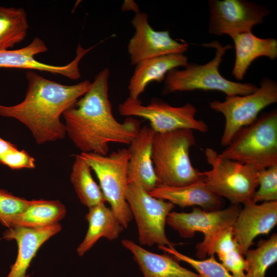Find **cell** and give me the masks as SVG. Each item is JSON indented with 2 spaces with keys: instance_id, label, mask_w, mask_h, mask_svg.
<instances>
[{
  "instance_id": "cell-1",
  "label": "cell",
  "mask_w": 277,
  "mask_h": 277,
  "mask_svg": "<svg viewBox=\"0 0 277 277\" xmlns=\"http://www.w3.org/2000/svg\"><path fill=\"white\" fill-rule=\"evenodd\" d=\"M109 75L108 68L100 71L85 94L63 114L66 134L81 152L107 155L110 143L129 145L140 130L138 120L127 117L120 123L113 116Z\"/></svg>"
},
{
  "instance_id": "cell-2",
  "label": "cell",
  "mask_w": 277,
  "mask_h": 277,
  "mask_svg": "<svg viewBox=\"0 0 277 277\" xmlns=\"http://www.w3.org/2000/svg\"><path fill=\"white\" fill-rule=\"evenodd\" d=\"M28 85L24 100L13 106L0 104V115L14 118L25 125L38 144L65 138L63 113L83 96L91 83L85 80L72 85L47 79L33 71H28Z\"/></svg>"
},
{
  "instance_id": "cell-3",
  "label": "cell",
  "mask_w": 277,
  "mask_h": 277,
  "mask_svg": "<svg viewBox=\"0 0 277 277\" xmlns=\"http://www.w3.org/2000/svg\"><path fill=\"white\" fill-rule=\"evenodd\" d=\"M195 143L191 129L155 132L152 160L159 184L181 187L202 179V172L194 167L190 158V149Z\"/></svg>"
},
{
  "instance_id": "cell-4",
  "label": "cell",
  "mask_w": 277,
  "mask_h": 277,
  "mask_svg": "<svg viewBox=\"0 0 277 277\" xmlns=\"http://www.w3.org/2000/svg\"><path fill=\"white\" fill-rule=\"evenodd\" d=\"M215 49L214 58L203 65L188 63L184 69L175 68L167 74L163 94L196 90H216L226 96L244 95L255 92L258 87L252 83H241L223 77L219 68L226 51L232 48L230 45H222L217 41L202 45Z\"/></svg>"
},
{
  "instance_id": "cell-5",
  "label": "cell",
  "mask_w": 277,
  "mask_h": 277,
  "mask_svg": "<svg viewBox=\"0 0 277 277\" xmlns=\"http://www.w3.org/2000/svg\"><path fill=\"white\" fill-rule=\"evenodd\" d=\"M218 154L221 157L251 166L257 171L276 165V110L264 113L240 129Z\"/></svg>"
},
{
  "instance_id": "cell-6",
  "label": "cell",
  "mask_w": 277,
  "mask_h": 277,
  "mask_svg": "<svg viewBox=\"0 0 277 277\" xmlns=\"http://www.w3.org/2000/svg\"><path fill=\"white\" fill-rule=\"evenodd\" d=\"M210 170L202 172L207 188L232 204H244L252 200L259 186L258 171L248 165L220 157L213 149L205 151Z\"/></svg>"
},
{
  "instance_id": "cell-7",
  "label": "cell",
  "mask_w": 277,
  "mask_h": 277,
  "mask_svg": "<svg viewBox=\"0 0 277 277\" xmlns=\"http://www.w3.org/2000/svg\"><path fill=\"white\" fill-rule=\"evenodd\" d=\"M80 155L95 172L105 201L110 205L122 225L127 228L133 218L126 200L128 149H118L106 155L92 152H81Z\"/></svg>"
},
{
  "instance_id": "cell-8",
  "label": "cell",
  "mask_w": 277,
  "mask_h": 277,
  "mask_svg": "<svg viewBox=\"0 0 277 277\" xmlns=\"http://www.w3.org/2000/svg\"><path fill=\"white\" fill-rule=\"evenodd\" d=\"M241 209L240 205L231 204L225 209L213 211L194 208L190 212L171 211L166 224L183 238H192L196 232L203 233L204 240L196 245V255L204 259L214 255L216 241L226 229L233 226Z\"/></svg>"
},
{
  "instance_id": "cell-9",
  "label": "cell",
  "mask_w": 277,
  "mask_h": 277,
  "mask_svg": "<svg viewBox=\"0 0 277 277\" xmlns=\"http://www.w3.org/2000/svg\"><path fill=\"white\" fill-rule=\"evenodd\" d=\"M276 102V82L268 77L264 78L260 87L252 93L226 96L223 101L210 102V108L222 113L225 119L221 145L226 147L240 129L252 123L263 109Z\"/></svg>"
},
{
  "instance_id": "cell-10",
  "label": "cell",
  "mask_w": 277,
  "mask_h": 277,
  "mask_svg": "<svg viewBox=\"0 0 277 277\" xmlns=\"http://www.w3.org/2000/svg\"><path fill=\"white\" fill-rule=\"evenodd\" d=\"M126 200L135 220L141 245L174 246L165 233L167 216L174 208L173 204L152 196L135 183L128 184Z\"/></svg>"
},
{
  "instance_id": "cell-11",
  "label": "cell",
  "mask_w": 277,
  "mask_h": 277,
  "mask_svg": "<svg viewBox=\"0 0 277 277\" xmlns=\"http://www.w3.org/2000/svg\"><path fill=\"white\" fill-rule=\"evenodd\" d=\"M119 113L124 116H137L148 120L155 133H165L179 129H189L201 132L208 130V125L197 120L196 108L187 103L180 107L172 106L165 102L154 98L147 105L139 98L128 97L118 106Z\"/></svg>"
},
{
  "instance_id": "cell-12",
  "label": "cell",
  "mask_w": 277,
  "mask_h": 277,
  "mask_svg": "<svg viewBox=\"0 0 277 277\" xmlns=\"http://www.w3.org/2000/svg\"><path fill=\"white\" fill-rule=\"evenodd\" d=\"M208 32L214 35L227 34L231 38L251 32L263 23L270 12L266 7L245 0H210Z\"/></svg>"
},
{
  "instance_id": "cell-13",
  "label": "cell",
  "mask_w": 277,
  "mask_h": 277,
  "mask_svg": "<svg viewBox=\"0 0 277 277\" xmlns=\"http://www.w3.org/2000/svg\"><path fill=\"white\" fill-rule=\"evenodd\" d=\"M131 24L135 32L127 49L132 65L162 55L184 53L188 49V43L173 39L168 30H154L149 23L148 14L145 12L135 13Z\"/></svg>"
},
{
  "instance_id": "cell-14",
  "label": "cell",
  "mask_w": 277,
  "mask_h": 277,
  "mask_svg": "<svg viewBox=\"0 0 277 277\" xmlns=\"http://www.w3.org/2000/svg\"><path fill=\"white\" fill-rule=\"evenodd\" d=\"M93 47L84 49L78 44L75 58L65 65H50L37 61L34 56L47 51L45 42L36 37L27 46L16 50H0V68H20L48 72L75 80L81 77L78 64Z\"/></svg>"
},
{
  "instance_id": "cell-15",
  "label": "cell",
  "mask_w": 277,
  "mask_h": 277,
  "mask_svg": "<svg viewBox=\"0 0 277 277\" xmlns=\"http://www.w3.org/2000/svg\"><path fill=\"white\" fill-rule=\"evenodd\" d=\"M232 226L233 236L244 255L256 236L268 234L277 223V201L243 204Z\"/></svg>"
},
{
  "instance_id": "cell-16",
  "label": "cell",
  "mask_w": 277,
  "mask_h": 277,
  "mask_svg": "<svg viewBox=\"0 0 277 277\" xmlns=\"http://www.w3.org/2000/svg\"><path fill=\"white\" fill-rule=\"evenodd\" d=\"M154 134L150 126H143L128 149L130 153L127 168L128 183H137L148 192L159 185L152 160Z\"/></svg>"
},
{
  "instance_id": "cell-17",
  "label": "cell",
  "mask_w": 277,
  "mask_h": 277,
  "mask_svg": "<svg viewBox=\"0 0 277 277\" xmlns=\"http://www.w3.org/2000/svg\"><path fill=\"white\" fill-rule=\"evenodd\" d=\"M61 229V225L57 223L41 228L13 227L5 230L4 238L15 240L18 247L16 261L6 277H28L27 270L39 248Z\"/></svg>"
},
{
  "instance_id": "cell-18",
  "label": "cell",
  "mask_w": 277,
  "mask_h": 277,
  "mask_svg": "<svg viewBox=\"0 0 277 277\" xmlns=\"http://www.w3.org/2000/svg\"><path fill=\"white\" fill-rule=\"evenodd\" d=\"M188 60L184 53H173L139 62L135 65V70L129 81V97L138 98L150 83H161L171 70L179 67H185L188 63Z\"/></svg>"
},
{
  "instance_id": "cell-19",
  "label": "cell",
  "mask_w": 277,
  "mask_h": 277,
  "mask_svg": "<svg viewBox=\"0 0 277 277\" xmlns=\"http://www.w3.org/2000/svg\"><path fill=\"white\" fill-rule=\"evenodd\" d=\"M122 246L132 254L144 277H201L179 263L170 254L155 253L138 245L133 241L124 239Z\"/></svg>"
},
{
  "instance_id": "cell-20",
  "label": "cell",
  "mask_w": 277,
  "mask_h": 277,
  "mask_svg": "<svg viewBox=\"0 0 277 277\" xmlns=\"http://www.w3.org/2000/svg\"><path fill=\"white\" fill-rule=\"evenodd\" d=\"M149 193L181 207L199 206L209 211L220 209L222 206L221 198L207 188L202 179L181 187L159 184Z\"/></svg>"
},
{
  "instance_id": "cell-21",
  "label": "cell",
  "mask_w": 277,
  "mask_h": 277,
  "mask_svg": "<svg viewBox=\"0 0 277 277\" xmlns=\"http://www.w3.org/2000/svg\"><path fill=\"white\" fill-rule=\"evenodd\" d=\"M235 50V60L232 71L233 76L239 81L243 79L251 63L261 56L271 60L277 57V40L262 38L251 32L237 34L232 37Z\"/></svg>"
},
{
  "instance_id": "cell-22",
  "label": "cell",
  "mask_w": 277,
  "mask_h": 277,
  "mask_svg": "<svg viewBox=\"0 0 277 277\" xmlns=\"http://www.w3.org/2000/svg\"><path fill=\"white\" fill-rule=\"evenodd\" d=\"M105 203L89 208L85 216L88 228L83 241L76 249L80 256L89 251L102 238L109 241L116 239L125 228L111 208L107 207Z\"/></svg>"
},
{
  "instance_id": "cell-23",
  "label": "cell",
  "mask_w": 277,
  "mask_h": 277,
  "mask_svg": "<svg viewBox=\"0 0 277 277\" xmlns=\"http://www.w3.org/2000/svg\"><path fill=\"white\" fill-rule=\"evenodd\" d=\"M66 213L65 206L58 200H33L13 219L9 228H44L58 223Z\"/></svg>"
},
{
  "instance_id": "cell-24",
  "label": "cell",
  "mask_w": 277,
  "mask_h": 277,
  "mask_svg": "<svg viewBox=\"0 0 277 277\" xmlns=\"http://www.w3.org/2000/svg\"><path fill=\"white\" fill-rule=\"evenodd\" d=\"M91 170L80 154L75 155L70 181L80 202L89 208L106 202L100 187L92 176Z\"/></svg>"
},
{
  "instance_id": "cell-25",
  "label": "cell",
  "mask_w": 277,
  "mask_h": 277,
  "mask_svg": "<svg viewBox=\"0 0 277 277\" xmlns=\"http://www.w3.org/2000/svg\"><path fill=\"white\" fill-rule=\"evenodd\" d=\"M29 24L27 14L22 8L0 6V50H7L26 38Z\"/></svg>"
},
{
  "instance_id": "cell-26",
  "label": "cell",
  "mask_w": 277,
  "mask_h": 277,
  "mask_svg": "<svg viewBox=\"0 0 277 277\" xmlns=\"http://www.w3.org/2000/svg\"><path fill=\"white\" fill-rule=\"evenodd\" d=\"M215 253L234 277H245L246 261L233 236L232 226L226 229L217 239L214 247Z\"/></svg>"
},
{
  "instance_id": "cell-27",
  "label": "cell",
  "mask_w": 277,
  "mask_h": 277,
  "mask_svg": "<svg viewBox=\"0 0 277 277\" xmlns=\"http://www.w3.org/2000/svg\"><path fill=\"white\" fill-rule=\"evenodd\" d=\"M246 263L245 277H266L268 269L277 261V234L261 240L256 248L244 254Z\"/></svg>"
},
{
  "instance_id": "cell-28",
  "label": "cell",
  "mask_w": 277,
  "mask_h": 277,
  "mask_svg": "<svg viewBox=\"0 0 277 277\" xmlns=\"http://www.w3.org/2000/svg\"><path fill=\"white\" fill-rule=\"evenodd\" d=\"M159 248L173 256L179 261L190 265L201 277H234L221 263L216 261L214 255L206 259L196 260L183 254L174 247L159 246Z\"/></svg>"
},
{
  "instance_id": "cell-29",
  "label": "cell",
  "mask_w": 277,
  "mask_h": 277,
  "mask_svg": "<svg viewBox=\"0 0 277 277\" xmlns=\"http://www.w3.org/2000/svg\"><path fill=\"white\" fill-rule=\"evenodd\" d=\"M259 188L252 201L255 203L277 201V164L258 171Z\"/></svg>"
},
{
  "instance_id": "cell-30",
  "label": "cell",
  "mask_w": 277,
  "mask_h": 277,
  "mask_svg": "<svg viewBox=\"0 0 277 277\" xmlns=\"http://www.w3.org/2000/svg\"><path fill=\"white\" fill-rule=\"evenodd\" d=\"M32 201L16 196L6 190L0 189V224L9 228L13 219Z\"/></svg>"
},
{
  "instance_id": "cell-31",
  "label": "cell",
  "mask_w": 277,
  "mask_h": 277,
  "mask_svg": "<svg viewBox=\"0 0 277 277\" xmlns=\"http://www.w3.org/2000/svg\"><path fill=\"white\" fill-rule=\"evenodd\" d=\"M1 164L13 170L33 169L35 167V161L27 151L17 148L6 155L2 159Z\"/></svg>"
},
{
  "instance_id": "cell-32",
  "label": "cell",
  "mask_w": 277,
  "mask_h": 277,
  "mask_svg": "<svg viewBox=\"0 0 277 277\" xmlns=\"http://www.w3.org/2000/svg\"><path fill=\"white\" fill-rule=\"evenodd\" d=\"M17 148L15 145L0 137V164L2 159L6 155Z\"/></svg>"
},
{
  "instance_id": "cell-33",
  "label": "cell",
  "mask_w": 277,
  "mask_h": 277,
  "mask_svg": "<svg viewBox=\"0 0 277 277\" xmlns=\"http://www.w3.org/2000/svg\"><path fill=\"white\" fill-rule=\"evenodd\" d=\"M123 11L132 10L135 13L140 12L137 5L133 1H125L122 6Z\"/></svg>"
}]
</instances>
